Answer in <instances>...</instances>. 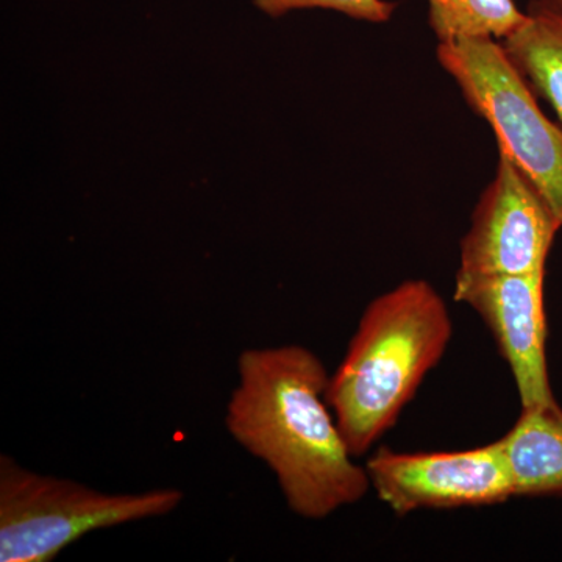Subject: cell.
<instances>
[{
  "label": "cell",
  "instance_id": "obj_1",
  "mask_svg": "<svg viewBox=\"0 0 562 562\" xmlns=\"http://www.w3.org/2000/svg\"><path fill=\"white\" fill-rule=\"evenodd\" d=\"M327 368L299 344L244 350L225 425L276 475L288 508L324 520L371 491L327 401Z\"/></svg>",
  "mask_w": 562,
  "mask_h": 562
},
{
  "label": "cell",
  "instance_id": "obj_2",
  "mask_svg": "<svg viewBox=\"0 0 562 562\" xmlns=\"http://www.w3.org/2000/svg\"><path fill=\"white\" fill-rule=\"evenodd\" d=\"M452 335L449 306L427 280L403 281L366 306L327 387L328 405L355 458L397 424Z\"/></svg>",
  "mask_w": 562,
  "mask_h": 562
},
{
  "label": "cell",
  "instance_id": "obj_3",
  "mask_svg": "<svg viewBox=\"0 0 562 562\" xmlns=\"http://www.w3.org/2000/svg\"><path fill=\"white\" fill-rule=\"evenodd\" d=\"M177 487L105 492L0 457V561L47 562L92 531L168 516Z\"/></svg>",
  "mask_w": 562,
  "mask_h": 562
},
{
  "label": "cell",
  "instance_id": "obj_4",
  "mask_svg": "<svg viewBox=\"0 0 562 562\" xmlns=\"http://www.w3.org/2000/svg\"><path fill=\"white\" fill-rule=\"evenodd\" d=\"M436 57L469 106L491 125L498 151L527 173L562 224V128L546 116L502 41H442Z\"/></svg>",
  "mask_w": 562,
  "mask_h": 562
},
{
  "label": "cell",
  "instance_id": "obj_5",
  "mask_svg": "<svg viewBox=\"0 0 562 562\" xmlns=\"http://www.w3.org/2000/svg\"><path fill=\"white\" fill-rule=\"evenodd\" d=\"M561 221L527 173L498 151L460 244L457 277L519 276L546 269Z\"/></svg>",
  "mask_w": 562,
  "mask_h": 562
},
{
  "label": "cell",
  "instance_id": "obj_6",
  "mask_svg": "<svg viewBox=\"0 0 562 562\" xmlns=\"http://www.w3.org/2000/svg\"><path fill=\"white\" fill-rule=\"evenodd\" d=\"M364 468L371 490L397 516L482 508L514 497L502 439L460 452L401 453L380 447Z\"/></svg>",
  "mask_w": 562,
  "mask_h": 562
},
{
  "label": "cell",
  "instance_id": "obj_7",
  "mask_svg": "<svg viewBox=\"0 0 562 562\" xmlns=\"http://www.w3.org/2000/svg\"><path fill=\"white\" fill-rule=\"evenodd\" d=\"M546 269L519 276L457 277L454 301L471 306L490 328L512 369L522 408L560 403L547 366Z\"/></svg>",
  "mask_w": 562,
  "mask_h": 562
},
{
  "label": "cell",
  "instance_id": "obj_8",
  "mask_svg": "<svg viewBox=\"0 0 562 562\" xmlns=\"http://www.w3.org/2000/svg\"><path fill=\"white\" fill-rule=\"evenodd\" d=\"M514 497L562 494V408H522L502 438Z\"/></svg>",
  "mask_w": 562,
  "mask_h": 562
},
{
  "label": "cell",
  "instance_id": "obj_9",
  "mask_svg": "<svg viewBox=\"0 0 562 562\" xmlns=\"http://www.w3.org/2000/svg\"><path fill=\"white\" fill-rule=\"evenodd\" d=\"M524 24L502 40L506 54L562 124V10L553 0H532Z\"/></svg>",
  "mask_w": 562,
  "mask_h": 562
},
{
  "label": "cell",
  "instance_id": "obj_10",
  "mask_svg": "<svg viewBox=\"0 0 562 562\" xmlns=\"http://www.w3.org/2000/svg\"><path fill=\"white\" fill-rule=\"evenodd\" d=\"M428 24L439 43L458 38L505 40L527 13L514 0H427Z\"/></svg>",
  "mask_w": 562,
  "mask_h": 562
},
{
  "label": "cell",
  "instance_id": "obj_11",
  "mask_svg": "<svg viewBox=\"0 0 562 562\" xmlns=\"http://www.w3.org/2000/svg\"><path fill=\"white\" fill-rule=\"evenodd\" d=\"M272 18L284 16L294 10L322 9L338 11L353 20L384 24L391 20L397 3L391 0H251Z\"/></svg>",
  "mask_w": 562,
  "mask_h": 562
},
{
  "label": "cell",
  "instance_id": "obj_12",
  "mask_svg": "<svg viewBox=\"0 0 562 562\" xmlns=\"http://www.w3.org/2000/svg\"><path fill=\"white\" fill-rule=\"evenodd\" d=\"M553 2L562 10V0H553Z\"/></svg>",
  "mask_w": 562,
  "mask_h": 562
}]
</instances>
